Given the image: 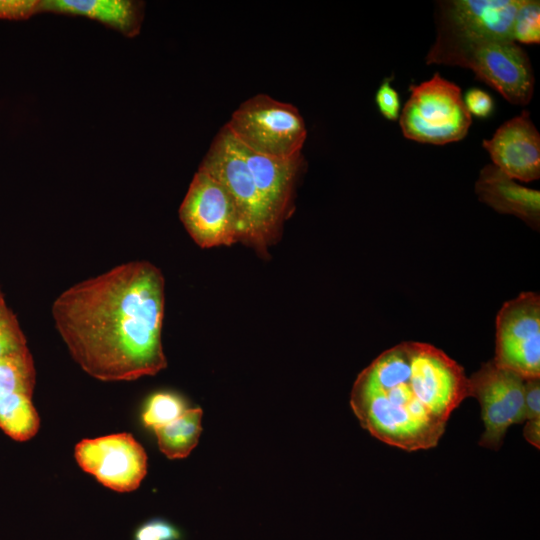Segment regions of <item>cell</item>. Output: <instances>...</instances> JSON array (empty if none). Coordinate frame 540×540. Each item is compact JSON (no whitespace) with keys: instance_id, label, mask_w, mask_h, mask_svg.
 <instances>
[{"instance_id":"cell-1","label":"cell","mask_w":540,"mask_h":540,"mask_svg":"<svg viewBox=\"0 0 540 540\" xmlns=\"http://www.w3.org/2000/svg\"><path fill=\"white\" fill-rule=\"evenodd\" d=\"M164 305L161 271L148 261H130L69 287L51 311L69 353L87 374L131 381L167 366Z\"/></svg>"},{"instance_id":"cell-2","label":"cell","mask_w":540,"mask_h":540,"mask_svg":"<svg viewBox=\"0 0 540 540\" xmlns=\"http://www.w3.org/2000/svg\"><path fill=\"white\" fill-rule=\"evenodd\" d=\"M467 397L461 365L433 345L403 342L359 373L350 405L373 437L417 451L438 444L450 415Z\"/></svg>"},{"instance_id":"cell-3","label":"cell","mask_w":540,"mask_h":540,"mask_svg":"<svg viewBox=\"0 0 540 540\" xmlns=\"http://www.w3.org/2000/svg\"><path fill=\"white\" fill-rule=\"evenodd\" d=\"M427 64L459 66L512 104L526 105L534 92V75L525 50L513 40L471 39L437 34Z\"/></svg>"},{"instance_id":"cell-4","label":"cell","mask_w":540,"mask_h":540,"mask_svg":"<svg viewBox=\"0 0 540 540\" xmlns=\"http://www.w3.org/2000/svg\"><path fill=\"white\" fill-rule=\"evenodd\" d=\"M199 168L217 179L232 197L240 221V242L265 253L281 227L260 197L241 147L226 126L214 138Z\"/></svg>"},{"instance_id":"cell-5","label":"cell","mask_w":540,"mask_h":540,"mask_svg":"<svg viewBox=\"0 0 540 540\" xmlns=\"http://www.w3.org/2000/svg\"><path fill=\"white\" fill-rule=\"evenodd\" d=\"M411 95L400 114L403 135L421 143L443 145L463 139L472 118L460 87L435 73L410 87Z\"/></svg>"},{"instance_id":"cell-6","label":"cell","mask_w":540,"mask_h":540,"mask_svg":"<svg viewBox=\"0 0 540 540\" xmlns=\"http://www.w3.org/2000/svg\"><path fill=\"white\" fill-rule=\"evenodd\" d=\"M225 126L247 149L277 158L300 154L307 136L298 109L266 94L244 101Z\"/></svg>"},{"instance_id":"cell-7","label":"cell","mask_w":540,"mask_h":540,"mask_svg":"<svg viewBox=\"0 0 540 540\" xmlns=\"http://www.w3.org/2000/svg\"><path fill=\"white\" fill-rule=\"evenodd\" d=\"M179 217L202 248L241 241L239 216L232 197L217 179L200 168L181 203Z\"/></svg>"},{"instance_id":"cell-8","label":"cell","mask_w":540,"mask_h":540,"mask_svg":"<svg viewBox=\"0 0 540 540\" xmlns=\"http://www.w3.org/2000/svg\"><path fill=\"white\" fill-rule=\"evenodd\" d=\"M494 363L524 379L540 377V297L523 292L496 317Z\"/></svg>"},{"instance_id":"cell-9","label":"cell","mask_w":540,"mask_h":540,"mask_svg":"<svg viewBox=\"0 0 540 540\" xmlns=\"http://www.w3.org/2000/svg\"><path fill=\"white\" fill-rule=\"evenodd\" d=\"M525 380L493 360L468 378L469 397L476 398L481 407L485 427L479 441L482 447L499 449L508 428L526 421Z\"/></svg>"},{"instance_id":"cell-10","label":"cell","mask_w":540,"mask_h":540,"mask_svg":"<svg viewBox=\"0 0 540 540\" xmlns=\"http://www.w3.org/2000/svg\"><path fill=\"white\" fill-rule=\"evenodd\" d=\"M75 459L82 470L117 492L137 489L147 473V454L129 433L83 439L75 446Z\"/></svg>"},{"instance_id":"cell-11","label":"cell","mask_w":540,"mask_h":540,"mask_svg":"<svg viewBox=\"0 0 540 540\" xmlns=\"http://www.w3.org/2000/svg\"><path fill=\"white\" fill-rule=\"evenodd\" d=\"M522 1H441L437 34L471 39L513 40V25Z\"/></svg>"},{"instance_id":"cell-12","label":"cell","mask_w":540,"mask_h":540,"mask_svg":"<svg viewBox=\"0 0 540 540\" xmlns=\"http://www.w3.org/2000/svg\"><path fill=\"white\" fill-rule=\"evenodd\" d=\"M484 149L493 165L512 179L530 182L540 177V134L526 110L504 122Z\"/></svg>"},{"instance_id":"cell-13","label":"cell","mask_w":540,"mask_h":540,"mask_svg":"<svg viewBox=\"0 0 540 540\" xmlns=\"http://www.w3.org/2000/svg\"><path fill=\"white\" fill-rule=\"evenodd\" d=\"M239 145L260 197L275 223L282 228L291 213L294 185L303 164L302 153L277 158L254 153Z\"/></svg>"},{"instance_id":"cell-14","label":"cell","mask_w":540,"mask_h":540,"mask_svg":"<svg viewBox=\"0 0 540 540\" xmlns=\"http://www.w3.org/2000/svg\"><path fill=\"white\" fill-rule=\"evenodd\" d=\"M479 200L499 213L515 215L534 229L540 223V192L523 187L493 164L484 166L475 184Z\"/></svg>"},{"instance_id":"cell-15","label":"cell","mask_w":540,"mask_h":540,"mask_svg":"<svg viewBox=\"0 0 540 540\" xmlns=\"http://www.w3.org/2000/svg\"><path fill=\"white\" fill-rule=\"evenodd\" d=\"M40 12L83 16L134 37L141 29L144 4L131 0H42Z\"/></svg>"},{"instance_id":"cell-16","label":"cell","mask_w":540,"mask_h":540,"mask_svg":"<svg viewBox=\"0 0 540 540\" xmlns=\"http://www.w3.org/2000/svg\"><path fill=\"white\" fill-rule=\"evenodd\" d=\"M202 415L199 407L188 408L176 420L153 430L158 447L167 458H185L196 447L202 432Z\"/></svg>"},{"instance_id":"cell-17","label":"cell","mask_w":540,"mask_h":540,"mask_svg":"<svg viewBox=\"0 0 540 540\" xmlns=\"http://www.w3.org/2000/svg\"><path fill=\"white\" fill-rule=\"evenodd\" d=\"M32 396L13 393L0 400V428L16 441L34 437L40 426Z\"/></svg>"},{"instance_id":"cell-18","label":"cell","mask_w":540,"mask_h":540,"mask_svg":"<svg viewBox=\"0 0 540 540\" xmlns=\"http://www.w3.org/2000/svg\"><path fill=\"white\" fill-rule=\"evenodd\" d=\"M36 370L29 353L0 358V400L13 394L32 396Z\"/></svg>"},{"instance_id":"cell-19","label":"cell","mask_w":540,"mask_h":540,"mask_svg":"<svg viewBox=\"0 0 540 540\" xmlns=\"http://www.w3.org/2000/svg\"><path fill=\"white\" fill-rule=\"evenodd\" d=\"M184 399L170 391L155 392L146 400L141 419L144 426L154 430L179 418L186 410Z\"/></svg>"},{"instance_id":"cell-20","label":"cell","mask_w":540,"mask_h":540,"mask_svg":"<svg viewBox=\"0 0 540 540\" xmlns=\"http://www.w3.org/2000/svg\"><path fill=\"white\" fill-rule=\"evenodd\" d=\"M27 340L13 312L0 306V358L29 353Z\"/></svg>"},{"instance_id":"cell-21","label":"cell","mask_w":540,"mask_h":540,"mask_svg":"<svg viewBox=\"0 0 540 540\" xmlns=\"http://www.w3.org/2000/svg\"><path fill=\"white\" fill-rule=\"evenodd\" d=\"M513 40L523 44L540 42V2L523 0L513 25Z\"/></svg>"},{"instance_id":"cell-22","label":"cell","mask_w":540,"mask_h":540,"mask_svg":"<svg viewBox=\"0 0 540 540\" xmlns=\"http://www.w3.org/2000/svg\"><path fill=\"white\" fill-rule=\"evenodd\" d=\"M182 531L163 518H152L140 524L133 533V540H182Z\"/></svg>"},{"instance_id":"cell-23","label":"cell","mask_w":540,"mask_h":540,"mask_svg":"<svg viewBox=\"0 0 540 540\" xmlns=\"http://www.w3.org/2000/svg\"><path fill=\"white\" fill-rule=\"evenodd\" d=\"M392 77L385 78L377 89L375 95L376 105L383 117L395 121L400 115V98L390 81Z\"/></svg>"},{"instance_id":"cell-24","label":"cell","mask_w":540,"mask_h":540,"mask_svg":"<svg viewBox=\"0 0 540 540\" xmlns=\"http://www.w3.org/2000/svg\"><path fill=\"white\" fill-rule=\"evenodd\" d=\"M40 13L38 0H0V18L22 20Z\"/></svg>"},{"instance_id":"cell-25","label":"cell","mask_w":540,"mask_h":540,"mask_svg":"<svg viewBox=\"0 0 540 540\" xmlns=\"http://www.w3.org/2000/svg\"><path fill=\"white\" fill-rule=\"evenodd\" d=\"M463 101L469 114L479 118L490 116L494 109L492 97L484 90L478 88L469 89Z\"/></svg>"},{"instance_id":"cell-26","label":"cell","mask_w":540,"mask_h":540,"mask_svg":"<svg viewBox=\"0 0 540 540\" xmlns=\"http://www.w3.org/2000/svg\"><path fill=\"white\" fill-rule=\"evenodd\" d=\"M540 377L525 380V418L533 420L540 418Z\"/></svg>"},{"instance_id":"cell-27","label":"cell","mask_w":540,"mask_h":540,"mask_svg":"<svg viewBox=\"0 0 540 540\" xmlns=\"http://www.w3.org/2000/svg\"><path fill=\"white\" fill-rule=\"evenodd\" d=\"M525 439L539 449L540 446V418L527 420L524 427Z\"/></svg>"},{"instance_id":"cell-28","label":"cell","mask_w":540,"mask_h":540,"mask_svg":"<svg viewBox=\"0 0 540 540\" xmlns=\"http://www.w3.org/2000/svg\"><path fill=\"white\" fill-rule=\"evenodd\" d=\"M3 305H5V301H4L3 294H2V292L0 290V306H3Z\"/></svg>"}]
</instances>
